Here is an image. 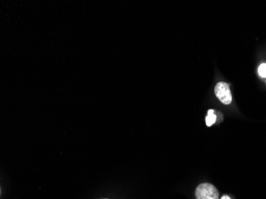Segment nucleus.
<instances>
[{
  "mask_svg": "<svg viewBox=\"0 0 266 199\" xmlns=\"http://www.w3.org/2000/svg\"></svg>",
  "mask_w": 266,
  "mask_h": 199,
  "instance_id": "nucleus-7",
  "label": "nucleus"
},
{
  "mask_svg": "<svg viewBox=\"0 0 266 199\" xmlns=\"http://www.w3.org/2000/svg\"><path fill=\"white\" fill-rule=\"evenodd\" d=\"M258 74L260 76L263 77V78H266V64L263 63L262 65H260L258 68Z\"/></svg>",
  "mask_w": 266,
  "mask_h": 199,
  "instance_id": "nucleus-4",
  "label": "nucleus"
},
{
  "mask_svg": "<svg viewBox=\"0 0 266 199\" xmlns=\"http://www.w3.org/2000/svg\"><path fill=\"white\" fill-rule=\"evenodd\" d=\"M216 119H217V117L215 116V110H209L208 116H207L206 118V125L208 126V127H210V126L212 125L213 123H215Z\"/></svg>",
  "mask_w": 266,
  "mask_h": 199,
  "instance_id": "nucleus-3",
  "label": "nucleus"
},
{
  "mask_svg": "<svg viewBox=\"0 0 266 199\" xmlns=\"http://www.w3.org/2000/svg\"><path fill=\"white\" fill-rule=\"evenodd\" d=\"M196 199H219V191L210 184H203L197 187Z\"/></svg>",
  "mask_w": 266,
  "mask_h": 199,
  "instance_id": "nucleus-1",
  "label": "nucleus"
},
{
  "mask_svg": "<svg viewBox=\"0 0 266 199\" xmlns=\"http://www.w3.org/2000/svg\"><path fill=\"white\" fill-rule=\"evenodd\" d=\"M221 199H231V198L227 196V195H224L223 197L221 198Z\"/></svg>",
  "mask_w": 266,
  "mask_h": 199,
  "instance_id": "nucleus-5",
  "label": "nucleus"
},
{
  "mask_svg": "<svg viewBox=\"0 0 266 199\" xmlns=\"http://www.w3.org/2000/svg\"><path fill=\"white\" fill-rule=\"evenodd\" d=\"M215 95L224 105H230L232 102V95L230 85L226 82L218 83L215 89Z\"/></svg>",
  "mask_w": 266,
  "mask_h": 199,
  "instance_id": "nucleus-2",
  "label": "nucleus"
},
{
  "mask_svg": "<svg viewBox=\"0 0 266 199\" xmlns=\"http://www.w3.org/2000/svg\"></svg>",
  "mask_w": 266,
  "mask_h": 199,
  "instance_id": "nucleus-6",
  "label": "nucleus"
}]
</instances>
